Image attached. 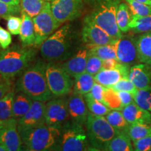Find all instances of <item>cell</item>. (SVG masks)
Returning a JSON list of instances; mask_svg holds the SVG:
<instances>
[{
  "mask_svg": "<svg viewBox=\"0 0 151 151\" xmlns=\"http://www.w3.org/2000/svg\"><path fill=\"white\" fill-rule=\"evenodd\" d=\"M47 64L39 60L30 65L19 76L16 81V92H22L33 100L43 102L55 97L48 85L46 74Z\"/></svg>",
  "mask_w": 151,
  "mask_h": 151,
  "instance_id": "cell-1",
  "label": "cell"
},
{
  "mask_svg": "<svg viewBox=\"0 0 151 151\" xmlns=\"http://www.w3.org/2000/svg\"><path fill=\"white\" fill-rule=\"evenodd\" d=\"M36 50L14 45L0 51V75L11 81L20 75L35 59Z\"/></svg>",
  "mask_w": 151,
  "mask_h": 151,
  "instance_id": "cell-2",
  "label": "cell"
},
{
  "mask_svg": "<svg viewBox=\"0 0 151 151\" xmlns=\"http://www.w3.org/2000/svg\"><path fill=\"white\" fill-rule=\"evenodd\" d=\"M73 43L72 27L70 24H67L43 41L41 45V55L43 59L50 62L66 60L71 55Z\"/></svg>",
  "mask_w": 151,
  "mask_h": 151,
  "instance_id": "cell-3",
  "label": "cell"
},
{
  "mask_svg": "<svg viewBox=\"0 0 151 151\" xmlns=\"http://www.w3.org/2000/svg\"><path fill=\"white\" fill-rule=\"evenodd\" d=\"M89 8L92 20L114 39L122 37V32L116 22V14L120 0H83Z\"/></svg>",
  "mask_w": 151,
  "mask_h": 151,
  "instance_id": "cell-4",
  "label": "cell"
},
{
  "mask_svg": "<svg viewBox=\"0 0 151 151\" xmlns=\"http://www.w3.org/2000/svg\"><path fill=\"white\" fill-rule=\"evenodd\" d=\"M86 125L89 148L95 150H106L109 143L118 133L106 118L91 113L88 114Z\"/></svg>",
  "mask_w": 151,
  "mask_h": 151,
  "instance_id": "cell-5",
  "label": "cell"
},
{
  "mask_svg": "<svg viewBox=\"0 0 151 151\" xmlns=\"http://www.w3.org/2000/svg\"><path fill=\"white\" fill-rule=\"evenodd\" d=\"M60 134V128L44 124L32 129L21 139L27 150H56Z\"/></svg>",
  "mask_w": 151,
  "mask_h": 151,
  "instance_id": "cell-6",
  "label": "cell"
},
{
  "mask_svg": "<svg viewBox=\"0 0 151 151\" xmlns=\"http://www.w3.org/2000/svg\"><path fill=\"white\" fill-rule=\"evenodd\" d=\"M60 137L57 150L63 151H83L89 150L90 144L87 132L82 124L71 119L60 127Z\"/></svg>",
  "mask_w": 151,
  "mask_h": 151,
  "instance_id": "cell-7",
  "label": "cell"
},
{
  "mask_svg": "<svg viewBox=\"0 0 151 151\" xmlns=\"http://www.w3.org/2000/svg\"><path fill=\"white\" fill-rule=\"evenodd\" d=\"M46 74L50 91L55 97H62L70 93L73 87V81L71 76L61 66L52 62L47 64Z\"/></svg>",
  "mask_w": 151,
  "mask_h": 151,
  "instance_id": "cell-8",
  "label": "cell"
},
{
  "mask_svg": "<svg viewBox=\"0 0 151 151\" xmlns=\"http://www.w3.org/2000/svg\"><path fill=\"white\" fill-rule=\"evenodd\" d=\"M32 19L35 24V42L34 46L35 47L40 46L61 24L52 14L51 4L49 1L44 9Z\"/></svg>",
  "mask_w": 151,
  "mask_h": 151,
  "instance_id": "cell-9",
  "label": "cell"
},
{
  "mask_svg": "<svg viewBox=\"0 0 151 151\" xmlns=\"http://www.w3.org/2000/svg\"><path fill=\"white\" fill-rule=\"evenodd\" d=\"M82 40L88 48H91L96 46L112 44L117 39L111 37L87 15L83 26Z\"/></svg>",
  "mask_w": 151,
  "mask_h": 151,
  "instance_id": "cell-10",
  "label": "cell"
},
{
  "mask_svg": "<svg viewBox=\"0 0 151 151\" xmlns=\"http://www.w3.org/2000/svg\"><path fill=\"white\" fill-rule=\"evenodd\" d=\"M46 106L43 101L34 100L28 112L18 120V129L21 138L32 129L46 124Z\"/></svg>",
  "mask_w": 151,
  "mask_h": 151,
  "instance_id": "cell-11",
  "label": "cell"
},
{
  "mask_svg": "<svg viewBox=\"0 0 151 151\" xmlns=\"http://www.w3.org/2000/svg\"><path fill=\"white\" fill-rule=\"evenodd\" d=\"M85 6L83 0H54L51 2L53 16L60 23L79 18Z\"/></svg>",
  "mask_w": 151,
  "mask_h": 151,
  "instance_id": "cell-12",
  "label": "cell"
},
{
  "mask_svg": "<svg viewBox=\"0 0 151 151\" xmlns=\"http://www.w3.org/2000/svg\"><path fill=\"white\" fill-rule=\"evenodd\" d=\"M67 100L52 99L46 106V124L60 128L69 120Z\"/></svg>",
  "mask_w": 151,
  "mask_h": 151,
  "instance_id": "cell-13",
  "label": "cell"
},
{
  "mask_svg": "<svg viewBox=\"0 0 151 151\" xmlns=\"http://www.w3.org/2000/svg\"><path fill=\"white\" fill-rule=\"evenodd\" d=\"M116 54L120 63L129 66L139 64L135 38L131 36H122L116 41Z\"/></svg>",
  "mask_w": 151,
  "mask_h": 151,
  "instance_id": "cell-14",
  "label": "cell"
},
{
  "mask_svg": "<svg viewBox=\"0 0 151 151\" xmlns=\"http://www.w3.org/2000/svg\"><path fill=\"white\" fill-rule=\"evenodd\" d=\"M0 140L8 151H18L21 150L22 141L18 129V120L11 118L8 124L0 129Z\"/></svg>",
  "mask_w": 151,
  "mask_h": 151,
  "instance_id": "cell-15",
  "label": "cell"
},
{
  "mask_svg": "<svg viewBox=\"0 0 151 151\" xmlns=\"http://www.w3.org/2000/svg\"><path fill=\"white\" fill-rule=\"evenodd\" d=\"M129 79L138 90L151 91V66L144 63L132 65Z\"/></svg>",
  "mask_w": 151,
  "mask_h": 151,
  "instance_id": "cell-16",
  "label": "cell"
},
{
  "mask_svg": "<svg viewBox=\"0 0 151 151\" xmlns=\"http://www.w3.org/2000/svg\"><path fill=\"white\" fill-rule=\"evenodd\" d=\"M81 94H73L67 99V107L71 120L84 125L88 120V113L86 100Z\"/></svg>",
  "mask_w": 151,
  "mask_h": 151,
  "instance_id": "cell-17",
  "label": "cell"
},
{
  "mask_svg": "<svg viewBox=\"0 0 151 151\" xmlns=\"http://www.w3.org/2000/svg\"><path fill=\"white\" fill-rule=\"evenodd\" d=\"M89 56V50L83 48L79 50L69 60L64 62L61 67L73 78H76L79 75L86 71V65Z\"/></svg>",
  "mask_w": 151,
  "mask_h": 151,
  "instance_id": "cell-18",
  "label": "cell"
},
{
  "mask_svg": "<svg viewBox=\"0 0 151 151\" xmlns=\"http://www.w3.org/2000/svg\"><path fill=\"white\" fill-rule=\"evenodd\" d=\"M122 113L129 124H151V113L139 106L135 101L124 106Z\"/></svg>",
  "mask_w": 151,
  "mask_h": 151,
  "instance_id": "cell-19",
  "label": "cell"
},
{
  "mask_svg": "<svg viewBox=\"0 0 151 151\" xmlns=\"http://www.w3.org/2000/svg\"><path fill=\"white\" fill-rule=\"evenodd\" d=\"M22 24L20 31V39L22 46L30 47L35 45V31L33 19L25 13L21 11Z\"/></svg>",
  "mask_w": 151,
  "mask_h": 151,
  "instance_id": "cell-20",
  "label": "cell"
},
{
  "mask_svg": "<svg viewBox=\"0 0 151 151\" xmlns=\"http://www.w3.org/2000/svg\"><path fill=\"white\" fill-rule=\"evenodd\" d=\"M135 40L139 61L151 66V32L140 34Z\"/></svg>",
  "mask_w": 151,
  "mask_h": 151,
  "instance_id": "cell-21",
  "label": "cell"
},
{
  "mask_svg": "<svg viewBox=\"0 0 151 151\" xmlns=\"http://www.w3.org/2000/svg\"><path fill=\"white\" fill-rule=\"evenodd\" d=\"M34 100L22 92H16L13 103L12 118L19 120L28 112Z\"/></svg>",
  "mask_w": 151,
  "mask_h": 151,
  "instance_id": "cell-22",
  "label": "cell"
},
{
  "mask_svg": "<svg viewBox=\"0 0 151 151\" xmlns=\"http://www.w3.org/2000/svg\"><path fill=\"white\" fill-rule=\"evenodd\" d=\"M94 78L95 82L102 85L105 88H112L122 78V75L117 68L113 69H101L94 76Z\"/></svg>",
  "mask_w": 151,
  "mask_h": 151,
  "instance_id": "cell-23",
  "label": "cell"
},
{
  "mask_svg": "<svg viewBox=\"0 0 151 151\" xmlns=\"http://www.w3.org/2000/svg\"><path fill=\"white\" fill-rule=\"evenodd\" d=\"M106 150L109 151H132L134 150L132 140L126 132H118L111 142Z\"/></svg>",
  "mask_w": 151,
  "mask_h": 151,
  "instance_id": "cell-24",
  "label": "cell"
},
{
  "mask_svg": "<svg viewBox=\"0 0 151 151\" xmlns=\"http://www.w3.org/2000/svg\"><path fill=\"white\" fill-rule=\"evenodd\" d=\"M95 81L94 76L86 71L75 78L73 83V94L85 95L89 93Z\"/></svg>",
  "mask_w": 151,
  "mask_h": 151,
  "instance_id": "cell-25",
  "label": "cell"
},
{
  "mask_svg": "<svg viewBox=\"0 0 151 151\" xmlns=\"http://www.w3.org/2000/svg\"><path fill=\"white\" fill-rule=\"evenodd\" d=\"M132 18V14L127 3H120L119 4L116 14V22L119 29L123 33L129 30V22Z\"/></svg>",
  "mask_w": 151,
  "mask_h": 151,
  "instance_id": "cell-26",
  "label": "cell"
},
{
  "mask_svg": "<svg viewBox=\"0 0 151 151\" xmlns=\"http://www.w3.org/2000/svg\"><path fill=\"white\" fill-rule=\"evenodd\" d=\"M129 30L136 34L151 32V15L146 16H132L129 22Z\"/></svg>",
  "mask_w": 151,
  "mask_h": 151,
  "instance_id": "cell-27",
  "label": "cell"
},
{
  "mask_svg": "<svg viewBox=\"0 0 151 151\" xmlns=\"http://www.w3.org/2000/svg\"><path fill=\"white\" fill-rule=\"evenodd\" d=\"M16 90L14 87L7 93L4 97L0 99V119L1 120H9L12 118V109L13 103Z\"/></svg>",
  "mask_w": 151,
  "mask_h": 151,
  "instance_id": "cell-28",
  "label": "cell"
},
{
  "mask_svg": "<svg viewBox=\"0 0 151 151\" xmlns=\"http://www.w3.org/2000/svg\"><path fill=\"white\" fill-rule=\"evenodd\" d=\"M48 2L44 0H20V8L22 12L33 18L44 9Z\"/></svg>",
  "mask_w": 151,
  "mask_h": 151,
  "instance_id": "cell-29",
  "label": "cell"
},
{
  "mask_svg": "<svg viewBox=\"0 0 151 151\" xmlns=\"http://www.w3.org/2000/svg\"><path fill=\"white\" fill-rule=\"evenodd\" d=\"M126 132L132 142L151 135V124H130Z\"/></svg>",
  "mask_w": 151,
  "mask_h": 151,
  "instance_id": "cell-30",
  "label": "cell"
},
{
  "mask_svg": "<svg viewBox=\"0 0 151 151\" xmlns=\"http://www.w3.org/2000/svg\"><path fill=\"white\" fill-rule=\"evenodd\" d=\"M106 118L118 132H126L130 124L124 118L122 113L118 110H111L106 116Z\"/></svg>",
  "mask_w": 151,
  "mask_h": 151,
  "instance_id": "cell-31",
  "label": "cell"
},
{
  "mask_svg": "<svg viewBox=\"0 0 151 151\" xmlns=\"http://www.w3.org/2000/svg\"><path fill=\"white\" fill-rule=\"evenodd\" d=\"M89 54L99 57L102 60L106 59L118 60L116 54V42L112 44L91 47L89 48Z\"/></svg>",
  "mask_w": 151,
  "mask_h": 151,
  "instance_id": "cell-32",
  "label": "cell"
},
{
  "mask_svg": "<svg viewBox=\"0 0 151 151\" xmlns=\"http://www.w3.org/2000/svg\"><path fill=\"white\" fill-rule=\"evenodd\" d=\"M103 103L111 110L122 111L124 108L118 92L112 88H106L104 93Z\"/></svg>",
  "mask_w": 151,
  "mask_h": 151,
  "instance_id": "cell-33",
  "label": "cell"
},
{
  "mask_svg": "<svg viewBox=\"0 0 151 151\" xmlns=\"http://www.w3.org/2000/svg\"><path fill=\"white\" fill-rule=\"evenodd\" d=\"M84 98L88 110L95 116H105L111 111L105 104L93 99L88 94H85Z\"/></svg>",
  "mask_w": 151,
  "mask_h": 151,
  "instance_id": "cell-34",
  "label": "cell"
},
{
  "mask_svg": "<svg viewBox=\"0 0 151 151\" xmlns=\"http://www.w3.org/2000/svg\"><path fill=\"white\" fill-rule=\"evenodd\" d=\"M129 6L132 16H146L151 15V6L136 0H124Z\"/></svg>",
  "mask_w": 151,
  "mask_h": 151,
  "instance_id": "cell-35",
  "label": "cell"
},
{
  "mask_svg": "<svg viewBox=\"0 0 151 151\" xmlns=\"http://www.w3.org/2000/svg\"><path fill=\"white\" fill-rule=\"evenodd\" d=\"M134 101L141 108L151 113V91L146 90H138L134 95Z\"/></svg>",
  "mask_w": 151,
  "mask_h": 151,
  "instance_id": "cell-36",
  "label": "cell"
},
{
  "mask_svg": "<svg viewBox=\"0 0 151 151\" xmlns=\"http://www.w3.org/2000/svg\"><path fill=\"white\" fill-rule=\"evenodd\" d=\"M21 12L20 5L9 4L0 0V18L6 19L11 16H17Z\"/></svg>",
  "mask_w": 151,
  "mask_h": 151,
  "instance_id": "cell-37",
  "label": "cell"
},
{
  "mask_svg": "<svg viewBox=\"0 0 151 151\" xmlns=\"http://www.w3.org/2000/svg\"><path fill=\"white\" fill-rule=\"evenodd\" d=\"M102 61L103 60L99 57L89 54L86 65V72L95 76L101 69Z\"/></svg>",
  "mask_w": 151,
  "mask_h": 151,
  "instance_id": "cell-38",
  "label": "cell"
},
{
  "mask_svg": "<svg viewBox=\"0 0 151 151\" xmlns=\"http://www.w3.org/2000/svg\"><path fill=\"white\" fill-rule=\"evenodd\" d=\"M112 88H113L117 92H128L129 93H132L133 95H134L138 90L134 85L132 83L131 81H129V79L128 78L120 79L117 83L112 87Z\"/></svg>",
  "mask_w": 151,
  "mask_h": 151,
  "instance_id": "cell-39",
  "label": "cell"
},
{
  "mask_svg": "<svg viewBox=\"0 0 151 151\" xmlns=\"http://www.w3.org/2000/svg\"><path fill=\"white\" fill-rule=\"evenodd\" d=\"M6 27L11 35H20V27L22 24V18L16 16H11L6 19Z\"/></svg>",
  "mask_w": 151,
  "mask_h": 151,
  "instance_id": "cell-40",
  "label": "cell"
},
{
  "mask_svg": "<svg viewBox=\"0 0 151 151\" xmlns=\"http://www.w3.org/2000/svg\"><path fill=\"white\" fill-rule=\"evenodd\" d=\"M134 148L136 151L151 150V135L134 141Z\"/></svg>",
  "mask_w": 151,
  "mask_h": 151,
  "instance_id": "cell-41",
  "label": "cell"
},
{
  "mask_svg": "<svg viewBox=\"0 0 151 151\" xmlns=\"http://www.w3.org/2000/svg\"><path fill=\"white\" fill-rule=\"evenodd\" d=\"M106 88L102 85L98 83H94V86H92L91 90L88 94L90 97L93 99L97 100V101L103 102V97L104 93Z\"/></svg>",
  "mask_w": 151,
  "mask_h": 151,
  "instance_id": "cell-42",
  "label": "cell"
},
{
  "mask_svg": "<svg viewBox=\"0 0 151 151\" xmlns=\"http://www.w3.org/2000/svg\"><path fill=\"white\" fill-rule=\"evenodd\" d=\"M12 43L11 34L9 30L4 29L0 26V46L1 49H6Z\"/></svg>",
  "mask_w": 151,
  "mask_h": 151,
  "instance_id": "cell-43",
  "label": "cell"
},
{
  "mask_svg": "<svg viewBox=\"0 0 151 151\" xmlns=\"http://www.w3.org/2000/svg\"><path fill=\"white\" fill-rule=\"evenodd\" d=\"M13 88L10 80H6L3 77H0V99L6 94Z\"/></svg>",
  "mask_w": 151,
  "mask_h": 151,
  "instance_id": "cell-44",
  "label": "cell"
},
{
  "mask_svg": "<svg viewBox=\"0 0 151 151\" xmlns=\"http://www.w3.org/2000/svg\"><path fill=\"white\" fill-rule=\"evenodd\" d=\"M119 97L121 100L122 104L123 107L126 106L130 104L134 101V95L132 93H129L128 92L124 91H119L118 92Z\"/></svg>",
  "mask_w": 151,
  "mask_h": 151,
  "instance_id": "cell-45",
  "label": "cell"
},
{
  "mask_svg": "<svg viewBox=\"0 0 151 151\" xmlns=\"http://www.w3.org/2000/svg\"><path fill=\"white\" fill-rule=\"evenodd\" d=\"M120 62L116 59H106L102 61L101 69H116Z\"/></svg>",
  "mask_w": 151,
  "mask_h": 151,
  "instance_id": "cell-46",
  "label": "cell"
},
{
  "mask_svg": "<svg viewBox=\"0 0 151 151\" xmlns=\"http://www.w3.org/2000/svg\"><path fill=\"white\" fill-rule=\"evenodd\" d=\"M1 1L12 5H19L20 3V0H1Z\"/></svg>",
  "mask_w": 151,
  "mask_h": 151,
  "instance_id": "cell-47",
  "label": "cell"
},
{
  "mask_svg": "<svg viewBox=\"0 0 151 151\" xmlns=\"http://www.w3.org/2000/svg\"><path fill=\"white\" fill-rule=\"evenodd\" d=\"M9 120H9H1V119H0V129H3V128L7 124H8Z\"/></svg>",
  "mask_w": 151,
  "mask_h": 151,
  "instance_id": "cell-48",
  "label": "cell"
},
{
  "mask_svg": "<svg viewBox=\"0 0 151 151\" xmlns=\"http://www.w3.org/2000/svg\"><path fill=\"white\" fill-rule=\"evenodd\" d=\"M0 151H8L5 145L0 140Z\"/></svg>",
  "mask_w": 151,
  "mask_h": 151,
  "instance_id": "cell-49",
  "label": "cell"
},
{
  "mask_svg": "<svg viewBox=\"0 0 151 151\" xmlns=\"http://www.w3.org/2000/svg\"><path fill=\"white\" fill-rule=\"evenodd\" d=\"M136 1H139V2L146 4L151 6V0H136Z\"/></svg>",
  "mask_w": 151,
  "mask_h": 151,
  "instance_id": "cell-50",
  "label": "cell"
},
{
  "mask_svg": "<svg viewBox=\"0 0 151 151\" xmlns=\"http://www.w3.org/2000/svg\"><path fill=\"white\" fill-rule=\"evenodd\" d=\"M44 1H49V2H52V1H53L54 0H44Z\"/></svg>",
  "mask_w": 151,
  "mask_h": 151,
  "instance_id": "cell-51",
  "label": "cell"
},
{
  "mask_svg": "<svg viewBox=\"0 0 151 151\" xmlns=\"http://www.w3.org/2000/svg\"><path fill=\"white\" fill-rule=\"evenodd\" d=\"M1 46H0V51H1Z\"/></svg>",
  "mask_w": 151,
  "mask_h": 151,
  "instance_id": "cell-52",
  "label": "cell"
},
{
  "mask_svg": "<svg viewBox=\"0 0 151 151\" xmlns=\"http://www.w3.org/2000/svg\"><path fill=\"white\" fill-rule=\"evenodd\" d=\"M1 75H0V77H1ZM1 77H2V76H1Z\"/></svg>",
  "mask_w": 151,
  "mask_h": 151,
  "instance_id": "cell-53",
  "label": "cell"
}]
</instances>
